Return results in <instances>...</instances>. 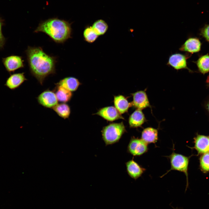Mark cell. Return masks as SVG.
<instances>
[{
  "mask_svg": "<svg viewBox=\"0 0 209 209\" xmlns=\"http://www.w3.org/2000/svg\"><path fill=\"white\" fill-rule=\"evenodd\" d=\"M96 114L109 121H113L118 119H123L117 109L113 106L102 108Z\"/></svg>",
  "mask_w": 209,
  "mask_h": 209,
  "instance_id": "7c38bea8",
  "label": "cell"
},
{
  "mask_svg": "<svg viewBox=\"0 0 209 209\" xmlns=\"http://www.w3.org/2000/svg\"><path fill=\"white\" fill-rule=\"evenodd\" d=\"M145 120L141 110L137 109L130 116L129 123L131 127L136 128L141 126Z\"/></svg>",
  "mask_w": 209,
  "mask_h": 209,
  "instance_id": "2e32d148",
  "label": "cell"
},
{
  "mask_svg": "<svg viewBox=\"0 0 209 209\" xmlns=\"http://www.w3.org/2000/svg\"><path fill=\"white\" fill-rule=\"evenodd\" d=\"M201 46V42L198 39L190 38L181 46L179 50L192 53L199 51L200 50Z\"/></svg>",
  "mask_w": 209,
  "mask_h": 209,
  "instance_id": "4fadbf2b",
  "label": "cell"
},
{
  "mask_svg": "<svg viewBox=\"0 0 209 209\" xmlns=\"http://www.w3.org/2000/svg\"><path fill=\"white\" fill-rule=\"evenodd\" d=\"M114 104L116 108L120 114L127 112L130 105L126 99L122 95L114 97Z\"/></svg>",
  "mask_w": 209,
  "mask_h": 209,
  "instance_id": "d6986e66",
  "label": "cell"
},
{
  "mask_svg": "<svg viewBox=\"0 0 209 209\" xmlns=\"http://www.w3.org/2000/svg\"><path fill=\"white\" fill-rule=\"evenodd\" d=\"M34 32L44 33L55 42L63 43L71 37L72 28L68 21L53 18L41 22Z\"/></svg>",
  "mask_w": 209,
  "mask_h": 209,
  "instance_id": "7a4b0ae2",
  "label": "cell"
},
{
  "mask_svg": "<svg viewBox=\"0 0 209 209\" xmlns=\"http://www.w3.org/2000/svg\"><path fill=\"white\" fill-rule=\"evenodd\" d=\"M195 148L200 153L209 152V138L204 136H198L195 140Z\"/></svg>",
  "mask_w": 209,
  "mask_h": 209,
  "instance_id": "ac0fdd59",
  "label": "cell"
},
{
  "mask_svg": "<svg viewBox=\"0 0 209 209\" xmlns=\"http://www.w3.org/2000/svg\"><path fill=\"white\" fill-rule=\"evenodd\" d=\"M141 139L148 144L155 143L158 139V130L151 127L145 128L142 131Z\"/></svg>",
  "mask_w": 209,
  "mask_h": 209,
  "instance_id": "9a60e30c",
  "label": "cell"
},
{
  "mask_svg": "<svg viewBox=\"0 0 209 209\" xmlns=\"http://www.w3.org/2000/svg\"><path fill=\"white\" fill-rule=\"evenodd\" d=\"M197 64L200 71L205 74L209 71V55H205L198 60Z\"/></svg>",
  "mask_w": 209,
  "mask_h": 209,
  "instance_id": "7402d4cb",
  "label": "cell"
},
{
  "mask_svg": "<svg viewBox=\"0 0 209 209\" xmlns=\"http://www.w3.org/2000/svg\"><path fill=\"white\" fill-rule=\"evenodd\" d=\"M83 35L86 41L90 43L94 42L98 36L91 26L88 27L85 29L84 31Z\"/></svg>",
  "mask_w": 209,
  "mask_h": 209,
  "instance_id": "603a6c76",
  "label": "cell"
},
{
  "mask_svg": "<svg viewBox=\"0 0 209 209\" xmlns=\"http://www.w3.org/2000/svg\"><path fill=\"white\" fill-rule=\"evenodd\" d=\"M201 33L202 35L209 42V24L206 26L202 29Z\"/></svg>",
  "mask_w": 209,
  "mask_h": 209,
  "instance_id": "484cf974",
  "label": "cell"
},
{
  "mask_svg": "<svg viewBox=\"0 0 209 209\" xmlns=\"http://www.w3.org/2000/svg\"><path fill=\"white\" fill-rule=\"evenodd\" d=\"M126 131L123 123H113L104 127L102 131L103 140L106 145L118 142Z\"/></svg>",
  "mask_w": 209,
  "mask_h": 209,
  "instance_id": "3957f363",
  "label": "cell"
},
{
  "mask_svg": "<svg viewBox=\"0 0 209 209\" xmlns=\"http://www.w3.org/2000/svg\"><path fill=\"white\" fill-rule=\"evenodd\" d=\"M92 28L96 34L98 36L103 35L106 32L108 26L104 21L99 19L93 23Z\"/></svg>",
  "mask_w": 209,
  "mask_h": 209,
  "instance_id": "44dd1931",
  "label": "cell"
},
{
  "mask_svg": "<svg viewBox=\"0 0 209 209\" xmlns=\"http://www.w3.org/2000/svg\"><path fill=\"white\" fill-rule=\"evenodd\" d=\"M207 109H208V111H209V102L208 103L207 105Z\"/></svg>",
  "mask_w": 209,
  "mask_h": 209,
  "instance_id": "4316f807",
  "label": "cell"
},
{
  "mask_svg": "<svg viewBox=\"0 0 209 209\" xmlns=\"http://www.w3.org/2000/svg\"><path fill=\"white\" fill-rule=\"evenodd\" d=\"M80 83L78 80L72 77L65 78L55 84V86H60L72 92L75 91Z\"/></svg>",
  "mask_w": 209,
  "mask_h": 209,
  "instance_id": "5bb4252c",
  "label": "cell"
},
{
  "mask_svg": "<svg viewBox=\"0 0 209 209\" xmlns=\"http://www.w3.org/2000/svg\"><path fill=\"white\" fill-rule=\"evenodd\" d=\"M54 91L58 101L61 103L69 102L73 96L71 91L60 86H56Z\"/></svg>",
  "mask_w": 209,
  "mask_h": 209,
  "instance_id": "e0dca14e",
  "label": "cell"
},
{
  "mask_svg": "<svg viewBox=\"0 0 209 209\" xmlns=\"http://www.w3.org/2000/svg\"><path fill=\"white\" fill-rule=\"evenodd\" d=\"M25 52L30 73L42 85L47 77L55 73L56 58L40 47L28 46Z\"/></svg>",
  "mask_w": 209,
  "mask_h": 209,
  "instance_id": "6da1fadb",
  "label": "cell"
},
{
  "mask_svg": "<svg viewBox=\"0 0 209 209\" xmlns=\"http://www.w3.org/2000/svg\"><path fill=\"white\" fill-rule=\"evenodd\" d=\"M172 208H174V209H179L178 208H174L173 207H172Z\"/></svg>",
  "mask_w": 209,
  "mask_h": 209,
  "instance_id": "83f0119b",
  "label": "cell"
},
{
  "mask_svg": "<svg viewBox=\"0 0 209 209\" xmlns=\"http://www.w3.org/2000/svg\"><path fill=\"white\" fill-rule=\"evenodd\" d=\"M186 59V56L183 55L175 53L170 56L167 64L176 70L185 69L191 72L192 71L187 66Z\"/></svg>",
  "mask_w": 209,
  "mask_h": 209,
  "instance_id": "ba28073f",
  "label": "cell"
},
{
  "mask_svg": "<svg viewBox=\"0 0 209 209\" xmlns=\"http://www.w3.org/2000/svg\"><path fill=\"white\" fill-rule=\"evenodd\" d=\"M148 144L141 138L132 137L127 147V151L134 156H140L147 152Z\"/></svg>",
  "mask_w": 209,
  "mask_h": 209,
  "instance_id": "5b68a950",
  "label": "cell"
},
{
  "mask_svg": "<svg viewBox=\"0 0 209 209\" xmlns=\"http://www.w3.org/2000/svg\"><path fill=\"white\" fill-rule=\"evenodd\" d=\"M170 160L171 168L166 173L161 176L162 177L171 170H177L183 172L186 175L187 180V187L188 186V169L189 163V158L182 154L176 153L173 150L172 153L165 156Z\"/></svg>",
  "mask_w": 209,
  "mask_h": 209,
  "instance_id": "277c9868",
  "label": "cell"
},
{
  "mask_svg": "<svg viewBox=\"0 0 209 209\" xmlns=\"http://www.w3.org/2000/svg\"><path fill=\"white\" fill-rule=\"evenodd\" d=\"M39 104L44 107L53 109L58 104V100L54 91L44 90L37 98Z\"/></svg>",
  "mask_w": 209,
  "mask_h": 209,
  "instance_id": "8992f818",
  "label": "cell"
},
{
  "mask_svg": "<svg viewBox=\"0 0 209 209\" xmlns=\"http://www.w3.org/2000/svg\"><path fill=\"white\" fill-rule=\"evenodd\" d=\"M200 164L203 170L209 171V152L206 153L202 156L200 159Z\"/></svg>",
  "mask_w": 209,
  "mask_h": 209,
  "instance_id": "cb8c5ba5",
  "label": "cell"
},
{
  "mask_svg": "<svg viewBox=\"0 0 209 209\" xmlns=\"http://www.w3.org/2000/svg\"><path fill=\"white\" fill-rule=\"evenodd\" d=\"M24 61L22 57L16 55H11L2 59V62L6 70L10 73L24 68Z\"/></svg>",
  "mask_w": 209,
  "mask_h": 209,
  "instance_id": "52a82bcc",
  "label": "cell"
},
{
  "mask_svg": "<svg viewBox=\"0 0 209 209\" xmlns=\"http://www.w3.org/2000/svg\"><path fill=\"white\" fill-rule=\"evenodd\" d=\"M126 165L128 174L135 180L140 177L146 170L133 159L127 162Z\"/></svg>",
  "mask_w": 209,
  "mask_h": 209,
  "instance_id": "30bf717a",
  "label": "cell"
},
{
  "mask_svg": "<svg viewBox=\"0 0 209 209\" xmlns=\"http://www.w3.org/2000/svg\"><path fill=\"white\" fill-rule=\"evenodd\" d=\"M4 25V20L0 17V49L3 48L6 42V39L2 32V28Z\"/></svg>",
  "mask_w": 209,
  "mask_h": 209,
  "instance_id": "d4e9b609",
  "label": "cell"
},
{
  "mask_svg": "<svg viewBox=\"0 0 209 209\" xmlns=\"http://www.w3.org/2000/svg\"><path fill=\"white\" fill-rule=\"evenodd\" d=\"M52 109L59 116L64 119L68 118L70 116V108L66 103L58 104Z\"/></svg>",
  "mask_w": 209,
  "mask_h": 209,
  "instance_id": "ffe728a7",
  "label": "cell"
},
{
  "mask_svg": "<svg viewBox=\"0 0 209 209\" xmlns=\"http://www.w3.org/2000/svg\"><path fill=\"white\" fill-rule=\"evenodd\" d=\"M132 105L137 109L141 110L150 107L147 95L145 91H138L132 94Z\"/></svg>",
  "mask_w": 209,
  "mask_h": 209,
  "instance_id": "9c48e42d",
  "label": "cell"
},
{
  "mask_svg": "<svg viewBox=\"0 0 209 209\" xmlns=\"http://www.w3.org/2000/svg\"><path fill=\"white\" fill-rule=\"evenodd\" d=\"M26 80L24 73H14L7 78L5 85L10 89L13 90L19 87Z\"/></svg>",
  "mask_w": 209,
  "mask_h": 209,
  "instance_id": "8fae6325",
  "label": "cell"
}]
</instances>
